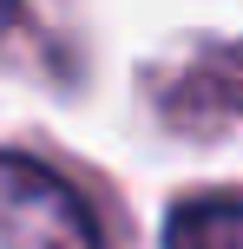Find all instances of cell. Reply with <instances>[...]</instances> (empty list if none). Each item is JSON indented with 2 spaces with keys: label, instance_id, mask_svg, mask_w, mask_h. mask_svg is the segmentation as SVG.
<instances>
[{
  "label": "cell",
  "instance_id": "3",
  "mask_svg": "<svg viewBox=\"0 0 243 249\" xmlns=\"http://www.w3.org/2000/svg\"><path fill=\"white\" fill-rule=\"evenodd\" d=\"M7 20H13V0H0V26H7Z\"/></svg>",
  "mask_w": 243,
  "mask_h": 249
},
{
  "label": "cell",
  "instance_id": "2",
  "mask_svg": "<svg viewBox=\"0 0 243 249\" xmlns=\"http://www.w3.org/2000/svg\"><path fill=\"white\" fill-rule=\"evenodd\" d=\"M165 249H243V197H191L165 216Z\"/></svg>",
  "mask_w": 243,
  "mask_h": 249
},
{
  "label": "cell",
  "instance_id": "1",
  "mask_svg": "<svg viewBox=\"0 0 243 249\" xmlns=\"http://www.w3.org/2000/svg\"><path fill=\"white\" fill-rule=\"evenodd\" d=\"M0 249H99V223L59 171L0 151Z\"/></svg>",
  "mask_w": 243,
  "mask_h": 249
}]
</instances>
